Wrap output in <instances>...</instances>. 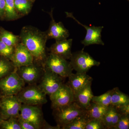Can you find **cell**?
Listing matches in <instances>:
<instances>
[{
    "mask_svg": "<svg viewBox=\"0 0 129 129\" xmlns=\"http://www.w3.org/2000/svg\"><path fill=\"white\" fill-rule=\"evenodd\" d=\"M104 124L102 120L90 119L86 125L85 129H104Z\"/></svg>",
    "mask_w": 129,
    "mask_h": 129,
    "instance_id": "cell-30",
    "label": "cell"
},
{
    "mask_svg": "<svg viewBox=\"0 0 129 129\" xmlns=\"http://www.w3.org/2000/svg\"><path fill=\"white\" fill-rule=\"evenodd\" d=\"M42 129H61V127H60V125H57L56 126H52L50 125L49 124L46 122L45 120L44 122L43 125H42Z\"/></svg>",
    "mask_w": 129,
    "mask_h": 129,
    "instance_id": "cell-34",
    "label": "cell"
},
{
    "mask_svg": "<svg viewBox=\"0 0 129 129\" xmlns=\"http://www.w3.org/2000/svg\"><path fill=\"white\" fill-rule=\"evenodd\" d=\"M108 108L91 102L89 107L85 110L86 114L89 120L98 119L102 121Z\"/></svg>",
    "mask_w": 129,
    "mask_h": 129,
    "instance_id": "cell-19",
    "label": "cell"
},
{
    "mask_svg": "<svg viewBox=\"0 0 129 129\" xmlns=\"http://www.w3.org/2000/svg\"><path fill=\"white\" fill-rule=\"evenodd\" d=\"M49 96L53 109L68 106L74 102V94L73 90L68 85L64 84Z\"/></svg>",
    "mask_w": 129,
    "mask_h": 129,
    "instance_id": "cell-12",
    "label": "cell"
},
{
    "mask_svg": "<svg viewBox=\"0 0 129 129\" xmlns=\"http://www.w3.org/2000/svg\"><path fill=\"white\" fill-rule=\"evenodd\" d=\"M115 107L121 115H129V104Z\"/></svg>",
    "mask_w": 129,
    "mask_h": 129,
    "instance_id": "cell-32",
    "label": "cell"
},
{
    "mask_svg": "<svg viewBox=\"0 0 129 129\" xmlns=\"http://www.w3.org/2000/svg\"><path fill=\"white\" fill-rule=\"evenodd\" d=\"M111 105L115 107L129 104V97L120 91L118 88L113 89Z\"/></svg>",
    "mask_w": 129,
    "mask_h": 129,
    "instance_id": "cell-21",
    "label": "cell"
},
{
    "mask_svg": "<svg viewBox=\"0 0 129 129\" xmlns=\"http://www.w3.org/2000/svg\"><path fill=\"white\" fill-rule=\"evenodd\" d=\"M68 85L71 88L74 94L83 89L88 84L92 83V78L86 73H72L68 77Z\"/></svg>",
    "mask_w": 129,
    "mask_h": 129,
    "instance_id": "cell-16",
    "label": "cell"
},
{
    "mask_svg": "<svg viewBox=\"0 0 129 129\" xmlns=\"http://www.w3.org/2000/svg\"><path fill=\"white\" fill-rule=\"evenodd\" d=\"M53 9L48 13L51 20L48 30L46 31L48 39H54L56 41L67 39L70 35L69 31L61 22H56L54 19Z\"/></svg>",
    "mask_w": 129,
    "mask_h": 129,
    "instance_id": "cell-14",
    "label": "cell"
},
{
    "mask_svg": "<svg viewBox=\"0 0 129 129\" xmlns=\"http://www.w3.org/2000/svg\"><path fill=\"white\" fill-rule=\"evenodd\" d=\"M21 42L26 46L34 58V62L43 66L46 59V44L48 39L46 32L37 28L27 25L21 29Z\"/></svg>",
    "mask_w": 129,
    "mask_h": 129,
    "instance_id": "cell-1",
    "label": "cell"
},
{
    "mask_svg": "<svg viewBox=\"0 0 129 129\" xmlns=\"http://www.w3.org/2000/svg\"><path fill=\"white\" fill-rule=\"evenodd\" d=\"M44 70L38 86L46 95L50 96L63 84V78L49 70L44 68Z\"/></svg>",
    "mask_w": 129,
    "mask_h": 129,
    "instance_id": "cell-8",
    "label": "cell"
},
{
    "mask_svg": "<svg viewBox=\"0 0 129 129\" xmlns=\"http://www.w3.org/2000/svg\"><path fill=\"white\" fill-rule=\"evenodd\" d=\"M46 95L36 84H33L24 87L16 96L22 104L39 106L47 103Z\"/></svg>",
    "mask_w": 129,
    "mask_h": 129,
    "instance_id": "cell-2",
    "label": "cell"
},
{
    "mask_svg": "<svg viewBox=\"0 0 129 129\" xmlns=\"http://www.w3.org/2000/svg\"><path fill=\"white\" fill-rule=\"evenodd\" d=\"M11 61L16 68L34 63L33 56L26 46L20 42L15 47Z\"/></svg>",
    "mask_w": 129,
    "mask_h": 129,
    "instance_id": "cell-13",
    "label": "cell"
},
{
    "mask_svg": "<svg viewBox=\"0 0 129 129\" xmlns=\"http://www.w3.org/2000/svg\"><path fill=\"white\" fill-rule=\"evenodd\" d=\"M0 128L3 129H21L18 118H11L6 119H3L0 123Z\"/></svg>",
    "mask_w": 129,
    "mask_h": 129,
    "instance_id": "cell-27",
    "label": "cell"
},
{
    "mask_svg": "<svg viewBox=\"0 0 129 129\" xmlns=\"http://www.w3.org/2000/svg\"><path fill=\"white\" fill-rule=\"evenodd\" d=\"M29 1H31V2L34 1V0H29Z\"/></svg>",
    "mask_w": 129,
    "mask_h": 129,
    "instance_id": "cell-37",
    "label": "cell"
},
{
    "mask_svg": "<svg viewBox=\"0 0 129 129\" xmlns=\"http://www.w3.org/2000/svg\"><path fill=\"white\" fill-rule=\"evenodd\" d=\"M44 71L42 65L34 62L30 65L17 68L16 72L25 83L29 85L39 82Z\"/></svg>",
    "mask_w": 129,
    "mask_h": 129,
    "instance_id": "cell-10",
    "label": "cell"
},
{
    "mask_svg": "<svg viewBox=\"0 0 129 129\" xmlns=\"http://www.w3.org/2000/svg\"><path fill=\"white\" fill-rule=\"evenodd\" d=\"M91 85V83L88 84L74 94V102L85 110L89 107L94 96Z\"/></svg>",
    "mask_w": 129,
    "mask_h": 129,
    "instance_id": "cell-17",
    "label": "cell"
},
{
    "mask_svg": "<svg viewBox=\"0 0 129 129\" xmlns=\"http://www.w3.org/2000/svg\"><path fill=\"white\" fill-rule=\"evenodd\" d=\"M16 69L11 61L0 56V80L16 71Z\"/></svg>",
    "mask_w": 129,
    "mask_h": 129,
    "instance_id": "cell-23",
    "label": "cell"
},
{
    "mask_svg": "<svg viewBox=\"0 0 129 129\" xmlns=\"http://www.w3.org/2000/svg\"><path fill=\"white\" fill-rule=\"evenodd\" d=\"M14 6L16 11L21 17L29 14L32 8V4L29 0H14Z\"/></svg>",
    "mask_w": 129,
    "mask_h": 129,
    "instance_id": "cell-25",
    "label": "cell"
},
{
    "mask_svg": "<svg viewBox=\"0 0 129 129\" xmlns=\"http://www.w3.org/2000/svg\"><path fill=\"white\" fill-rule=\"evenodd\" d=\"M70 60L73 69L78 73H86L92 67H98L101 64L83 49L72 53Z\"/></svg>",
    "mask_w": 129,
    "mask_h": 129,
    "instance_id": "cell-5",
    "label": "cell"
},
{
    "mask_svg": "<svg viewBox=\"0 0 129 129\" xmlns=\"http://www.w3.org/2000/svg\"><path fill=\"white\" fill-rule=\"evenodd\" d=\"M22 103L16 95H2L0 101V116L3 120L18 118Z\"/></svg>",
    "mask_w": 129,
    "mask_h": 129,
    "instance_id": "cell-7",
    "label": "cell"
},
{
    "mask_svg": "<svg viewBox=\"0 0 129 129\" xmlns=\"http://www.w3.org/2000/svg\"><path fill=\"white\" fill-rule=\"evenodd\" d=\"M112 91V89L109 90L100 95L94 96L91 102L104 107H108L111 104Z\"/></svg>",
    "mask_w": 129,
    "mask_h": 129,
    "instance_id": "cell-26",
    "label": "cell"
},
{
    "mask_svg": "<svg viewBox=\"0 0 129 129\" xmlns=\"http://www.w3.org/2000/svg\"><path fill=\"white\" fill-rule=\"evenodd\" d=\"M25 84L16 70L0 80V91L2 95H17L24 87Z\"/></svg>",
    "mask_w": 129,
    "mask_h": 129,
    "instance_id": "cell-6",
    "label": "cell"
},
{
    "mask_svg": "<svg viewBox=\"0 0 129 129\" xmlns=\"http://www.w3.org/2000/svg\"><path fill=\"white\" fill-rule=\"evenodd\" d=\"M0 40L8 46L14 47L21 42L19 36L14 35L3 28H0Z\"/></svg>",
    "mask_w": 129,
    "mask_h": 129,
    "instance_id": "cell-20",
    "label": "cell"
},
{
    "mask_svg": "<svg viewBox=\"0 0 129 129\" xmlns=\"http://www.w3.org/2000/svg\"><path fill=\"white\" fill-rule=\"evenodd\" d=\"M83 109L75 102L68 106L53 109V115L57 125L61 128L85 113Z\"/></svg>",
    "mask_w": 129,
    "mask_h": 129,
    "instance_id": "cell-3",
    "label": "cell"
},
{
    "mask_svg": "<svg viewBox=\"0 0 129 129\" xmlns=\"http://www.w3.org/2000/svg\"><path fill=\"white\" fill-rule=\"evenodd\" d=\"M5 0H0V19H5Z\"/></svg>",
    "mask_w": 129,
    "mask_h": 129,
    "instance_id": "cell-33",
    "label": "cell"
},
{
    "mask_svg": "<svg viewBox=\"0 0 129 129\" xmlns=\"http://www.w3.org/2000/svg\"><path fill=\"white\" fill-rule=\"evenodd\" d=\"M89 120L86 114L79 116L72 122L61 128L62 129H85Z\"/></svg>",
    "mask_w": 129,
    "mask_h": 129,
    "instance_id": "cell-24",
    "label": "cell"
},
{
    "mask_svg": "<svg viewBox=\"0 0 129 129\" xmlns=\"http://www.w3.org/2000/svg\"><path fill=\"white\" fill-rule=\"evenodd\" d=\"M121 115L115 106L111 105L108 106L102 119L105 129H113L117 123Z\"/></svg>",
    "mask_w": 129,
    "mask_h": 129,
    "instance_id": "cell-18",
    "label": "cell"
},
{
    "mask_svg": "<svg viewBox=\"0 0 129 129\" xmlns=\"http://www.w3.org/2000/svg\"><path fill=\"white\" fill-rule=\"evenodd\" d=\"M73 39H69L56 41L48 49L50 53L59 56L66 59L70 60L72 55V47Z\"/></svg>",
    "mask_w": 129,
    "mask_h": 129,
    "instance_id": "cell-15",
    "label": "cell"
},
{
    "mask_svg": "<svg viewBox=\"0 0 129 129\" xmlns=\"http://www.w3.org/2000/svg\"><path fill=\"white\" fill-rule=\"evenodd\" d=\"M65 13L67 17L73 19L79 24L85 28L86 30V35L84 39L81 41V44L84 47L92 45H104V43L102 39L101 35L102 31L104 28L103 26H88L84 25L74 16L72 13L65 12Z\"/></svg>",
    "mask_w": 129,
    "mask_h": 129,
    "instance_id": "cell-11",
    "label": "cell"
},
{
    "mask_svg": "<svg viewBox=\"0 0 129 129\" xmlns=\"http://www.w3.org/2000/svg\"><path fill=\"white\" fill-rule=\"evenodd\" d=\"M14 47L8 46L0 40V56L10 60L14 52Z\"/></svg>",
    "mask_w": 129,
    "mask_h": 129,
    "instance_id": "cell-28",
    "label": "cell"
},
{
    "mask_svg": "<svg viewBox=\"0 0 129 129\" xmlns=\"http://www.w3.org/2000/svg\"><path fill=\"white\" fill-rule=\"evenodd\" d=\"M18 120L21 129H37L34 125L18 117Z\"/></svg>",
    "mask_w": 129,
    "mask_h": 129,
    "instance_id": "cell-31",
    "label": "cell"
},
{
    "mask_svg": "<svg viewBox=\"0 0 129 129\" xmlns=\"http://www.w3.org/2000/svg\"><path fill=\"white\" fill-rule=\"evenodd\" d=\"M128 1H129V0H128Z\"/></svg>",
    "mask_w": 129,
    "mask_h": 129,
    "instance_id": "cell-38",
    "label": "cell"
},
{
    "mask_svg": "<svg viewBox=\"0 0 129 129\" xmlns=\"http://www.w3.org/2000/svg\"><path fill=\"white\" fill-rule=\"evenodd\" d=\"M2 118L1 117V116H0V123H1V122H2Z\"/></svg>",
    "mask_w": 129,
    "mask_h": 129,
    "instance_id": "cell-35",
    "label": "cell"
},
{
    "mask_svg": "<svg viewBox=\"0 0 129 129\" xmlns=\"http://www.w3.org/2000/svg\"><path fill=\"white\" fill-rule=\"evenodd\" d=\"M129 115H121L118 121L113 129H128Z\"/></svg>",
    "mask_w": 129,
    "mask_h": 129,
    "instance_id": "cell-29",
    "label": "cell"
},
{
    "mask_svg": "<svg viewBox=\"0 0 129 129\" xmlns=\"http://www.w3.org/2000/svg\"><path fill=\"white\" fill-rule=\"evenodd\" d=\"M1 93V91H0V101H1V98L2 95Z\"/></svg>",
    "mask_w": 129,
    "mask_h": 129,
    "instance_id": "cell-36",
    "label": "cell"
},
{
    "mask_svg": "<svg viewBox=\"0 0 129 129\" xmlns=\"http://www.w3.org/2000/svg\"><path fill=\"white\" fill-rule=\"evenodd\" d=\"M18 116L34 125L37 129H42L45 121L42 111L38 106L22 104Z\"/></svg>",
    "mask_w": 129,
    "mask_h": 129,
    "instance_id": "cell-9",
    "label": "cell"
},
{
    "mask_svg": "<svg viewBox=\"0 0 129 129\" xmlns=\"http://www.w3.org/2000/svg\"><path fill=\"white\" fill-rule=\"evenodd\" d=\"M21 17L15 8L14 0H5V19L7 21H13Z\"/></svg>",
    "mask_w": 129,
    "mask_h": 129,
    "instance_id": "cell-22",
    "label": "cell"
},
{
    "mask_svg": "<svg viewBox=\"0 0 129 129\" xmlns=\"http://www.w3.org/2000/svg\"><path fill=\"white\" fill-rule=\"evenodd\" d=\"M43 67L57 74L63 78H68L73 73L74 70L70 62L51 53H49L47 56Z\"/></svg>",
    "mask_w": 129,
    "mask_h": 129,
    "instance_id": "cell-4",
    "label": "cell"
}]
</instances>
